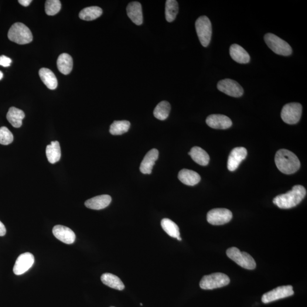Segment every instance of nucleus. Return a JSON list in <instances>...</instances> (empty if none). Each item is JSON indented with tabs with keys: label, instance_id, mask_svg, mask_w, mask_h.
<instances>
[{
	"label": "nucleus",
	"instance_id": "7",
	"mask_svg": "<svg viewBox=\"0 0 307 307\" xmlns=\"http://www.w3.org/2000/svg\"><path fill=\"white\" fill-rule=\"evenodd\" d=\"M227 255L229 258L241 267L248 269H254L256 263L253 258L246 252H242L237 248L228 249Z\"/></svg>",
	"mask_w": 307,
	"mask_h": 307
},
{
	"label": "nucleus",
	"instance_id": "6",
	"mask_svg": "<svg viewBox=\"0 0 307 307\" xmlns=\"http://www.w3.org/2000/svg\"><path fill=\"white\" fill-rule=\"evenodd\" d=\"M230 283L228 276L223 273L216 272L204 276L200 282V287L203 289H213L223 288Z\"/></svg>",
	"mask_w": 307,
	"mask_h": 307
},
{
	"label": "nucleus",
	"instance_id": "18",
	"mask_svg": "<svg viewBox=\"0 0 307 307\" xmlns=\"http://www.w3.org/2000/svg\"><path fill=\"white\" fill-rule=\"evenodd\" d=\"M128 16L136 25H141L143 23L142 5L138 2L129 3L126 8Z\"/></svg>",
	"mask_w": 307,
	"mask_h": 307
},
{
	"label": "nucleus",
	"instance_id": "8",
	"mask_svg": "<svg viewBox=\"0 0 307 307\" xmlns=\"http://www.w3.org/2000/svg\"><path fill=\"white\" fill-rule=\"evenodd\" d=\"M302 114V105L298 102H291L283 107L281 112L282 120L289 125L298 123Z\"/></svg>",
	"mask_w": 307,
	"mask_h": 307
},
{
	"label": "nucleus",
	"instance_id": "16",
	"mask_svg": "<svg viewBox=\"0 0 307 307\" xmlns=\"http://www.w3.org/2000/svg\"><path fill=\"white\" fill-rule=\"evenodd\" d=\"M158 156L159 152L156 149H153L147 153L140 165L141 172L144 174L151 173L153 167L154 166L156 160L158 159Z\"/></svg>",
	"mask_w": 307,
	"mask_h": 307
},
{
	"label": "nucleus",
	"instance_id": "29",
	"mask_svg": "<svg viewBox=\"0 0 307 307\" xmlns=\"http://www.w3.org/2000/svg\"><path fill=\"white\" fill-rule=\"evenodd\" d=\"M161 226L163 230L170 237L175 238L180 237L178 226L169 218H163L161 221Z\"/></svg>",
	"mask_w": 307,
	"mask_h": 307
},
{
	"label": "nucleus",
	"instance_id": "34",
	"mask_svg": "<svg viewBox=\"0 0 307 307\" xmlns=\"http://www.w3.org/2000/svg\"><path fill=\"white\" fill-rule=\"evenodd\" d=\"M12 63V60L5 56H0V66L7 67H9Z\"/></svg>",
	"mask_w": 307,
	"mask_h": 307
},
{
	"label": "nucleus",
	"instance_id": "33",
	"mask_svg": "<svg viewBox=\"0 0 307 307\" xmlns=\"http://www.w3.org/2000/svg\"><path fill=\"white\" fill-rule=\"evenodd\" d=\"M13 135L11 132L5 127L0 128V144L8 145L13 141Z\"/></svg>",
	"mask_w": 307,
	"mask_h": 307
},
{
	"label": "nucleus",
	"instance_id": "35",
	"mask_svg": "<svg viewBox=\"0 0 307 307\" xmlns=\"http://www.w3.org/2000/svg\"><path fill=\"white\" fill-rule=\"evenodd\" d=\"M6 233L5 225L0 221V236H3Z\"/></svg>",
	"mask_w": 307,
	"mask_h": 307
},
{
	"label": "nucleus",
	"instance_id": "13",
	"mask_svg": "<svg viewBox=\"0 0 307 307\" xmlns=\"http://www.w3.org/2000/svg\"><path fill=\"white\" fill-rule=\"evenodd\" d=\"M248 154L247 150L243 147H238L232 150L228 160V169L230 172H234L237 169L239 165L244 160Z\"/></svg>",
	"mask_w": 307,
	"mask_h": 307
},
{
	"label": "nucleus",
	"instance_id": "15",
	"mask_svg": "<svg viewBox=\"0 0 307 307\" xmlns=\"http://www.w3.org/2000/svg\"><path fill=\"white\" fill-rule=\"evenodd\" d=\"M206 123L210 127L216 129H227L232 125L230 118L223 115H211L207 118Z\"/></svg>",
	"mask_w": 307,
	"mask_h": 307
},
{
	"label": "nucleus",
	"instance_id": "38",
	"mask_svg": "<svg viewBox=\"0 0 307 307\" xmlns=\"http://www.w3.org/2000/svg\"><path fill=\"white\" fill-rule=\"evenodd\" d=\"M177 240H179V241H182V238H181V237H179L177 238Z\"/></svg>",
	"mask_w": 307,
	"mask_h": 307
},
{
	"label": "nucleus",
	"instance_id": "26",
	"mask_svg": "<svg viewBox=\"0 0 307 307\" xmlns=\"http://www.w3.org/2000/svg\"><path fill=\"white\" fill-rule=\"evenodd\" d=\"M46 156L50 163L54 164L60 159L61 149L59 142L52 141L51 144L47 145L46 149Z\"/></svg>",
	"mask_w": 307,
	"mask_h": 307
},
{
	"label": "nucleus",
	"instance_id": "9",
	"mask_svg": "<svg viewBox=\"0 0 307 307\" xmlns=\"http://www.w3.org/2000/svg\"><path fill=\"white\" fill-rule=\"evenodd\" d=\"M233 217L231 211L225 208H215L208 211L207 219L213 225H221L229 223Z\"/></svg>",
	"mask_w": 307,
	"mask_h": 307
},
{
	"label": "nucleus",
	"instance_id": "22",
	"mask_svg": "<svg viewBox=\"0 0 307 307\" xmlns=\"http://www.w3.org/2000/svg\"><path fill=\"white\" fill-rule=\"evenodd\" d=\"M25 117V113L16 107H11L6 115V118L13 127L19 128L22 125V120Z\"/></svg>",
	"mask_w": 307,
	"mask_h": 307
},
{
	"label": "nucleus",
	"instance_id": "28",
	"mask_svg": "<svg viewBox=\"0 0 307 307\" xmlns=\"http://www.w3.org/2000/svg\"><path fill=\"white\" fill-rule=\"evenodd\" d=\"M171 111V105L169 102L163 101L156 105L153 114L159 120H165L168 118Z\"/></svg>",
	"mask_w": 307,
	"mask_h": 307
},
{
	"label": "nucleus",
	"instance_id": "31",
	"mask_svg": "<svg viewBox=\"0 0 307 307\" xmlns=\"http://www.w3.org/2000/svg\"><path fill=\"white\" fill-rule=\"evenodd\" d=\"M131 123L128 121H115L110 126L109 132L112 135H122L128 132Z\"/></svg>",
	"mask_w": 307,
	"mask_h": 307
},
{
	"label": "nucleus",
	"instance_id": "25",
	"mask_svg": "<svg viewBox=\"0 0 307 307\" xmlns=\"http://www.w3.org/2000/svg\"><path fill=\"white\" fill-rule=\"evenodd\" d=\"M101 280L104 285L109 288L121 291L125 288V285L118 276L111 274V273H105L101 276Z\"/></svg>",
	"mask_w": 307,
	"mask_h": 307
},
{
	"label": "nucleus",
	"instance_id": "30",
	"mask_svg": "<svg viewBox=\"0 0 307 307\" xmlns=\"http://www.w3.org/2000/svg\"><path fill=\"white\" fill-rule=\"evenodd\" d=\"M178 11V3L175 0H167L166 1L165 15L167 22H173L175 19Z\"/></svg>",
	"mask_w": 307,
	"mask_h": 307
},
{
	"label": "nucleus",
	"instance_id": "37",
	"mask_svg": "<svg viewBox=\"0 0 307 307\" xmlns=\"http://www.w3.org/2000/svg\"><path fill=\"white\" fill-rule=\"evenodd\" d=\"M3 73H2L1 71H0V80L2 79V78H3Z\"/></svg>",
	"mask_w": 307,
	"mask_h": 307
},
{
	"label": "nucleus",
	"instance_id": "23",
	"mask_svg": "<svg viewBox=\"0 0 307 307\" xmlns=\"http://www.w3.org/2000/svg\"><path fill=\"white\" fill-rule=\"evenodd\" d=\"M189 154L196 163L200 166H206L209 163L210 158L208 154L204 150L195 146L191 149Z\"/></svg>",
	"mask_w": 307,
	"mask_h": 307
},
{
	"label": "nucleus",
	"instance_id": "10",
	"mask_svg": "<svg viewBox=\"0 0 307 307\" xmlns=\"http://www.w3.org/2000/svg\"><path fill=\"white\" fill-rule=\"evenodd\" d=\"M294 294L292 286H280L271 291L265 293L262 297V302L268 304L276 300L288 298Z\"/></svg>",
	"mask_w": 307,
	"mask_h": 307
},
{
	"label": "nucleus",
	"instance_id": "11",
	"mask_svg": "<svg viewBox=\"0 0 307 307\" xmlns=\"http://www.w3.org/2000/svg\"><path fill=\"white\" fill-rule=\"evenodd\" d=\"M217 88L224 94L233 97H240L244 94L243 88L240 84L230 78H225L218 82Z\"/></svg>",
	"mask_w": 307,
	"mask_h": 307
},
{
	"label": "nucleus",
	"instance_id": "12",
	"mask_svg": "<svg viewBox=\"0 0 307 307\" xmlns=\"http://www.w3.org/2000/svg\"><path fill=\"white\" fill-rule=\"evenodd\" d=\"M34 255L30 252H25L20 254L15 263L13 268V272L17 275H20L28 271L34 265Z\"/></svg>",
	"mask_w": 307,
	"mask_h": 307
},
{
	"label": "nucleus",
	"instance_id": "17",
	"mask_svg": "<svg viewBox=\"0 0 307 307\" xmlns=\"http://www.w3.org/2000/svg\"><path fill=\"white\" fill-rule=\"evenodd\" d=\"M112 201V197L108 194H102L91 198L85 201V206L94 210H100L107 207Z\"/></svg>",
	"mask_w": 307,
	"mask_h": 307
},
{
	"label": "nucleus",
	"instance_id": "14",
	"mask_svg": "<svg viewBox=\"0 0 307 307\" xmlns=\"http://www.w3.org/2000/svg\"><path fill=\"white\" fill-rule=\"evenodd\" d=\"M53 233L58 240L66 244H73L76 240V235L70 228L58 225L53 230Z\"/></svg>",
	"mask_w": 307,
	"mask_h": 307
},
{
	"label": "nucleus",
	"instance_id": "27",
	"mask_svg": "<svg viewBox=\"0 0 307 307\" xmlns=\"http://www.w3.org/2000/svg\"><path fill=\"white\" fill-rule=\"evenodd\" d=\"M102 14V10L98 6L87 7L81 10L79 18L84 20H93L100 17Z\"/></svg>",
	"mask_w": 307,
	"mask_h": 307
},
{
	"label": "nucleus",
	"instance_id": "21",
	"mask_svg": "<svg viewBox=\"0 0 307 307\" xmlns=\"http://www.w3.org/2000/svg\"><path fill=\"white\" fill-rule=\"evenodd\" d=\"M39 75L43 83L50 90H54L58 87V80L52 71L46 68H42L39 71Z\"/></svg>",
	"mask_w": 307,
	"mask_h": 307
},
{
	"label": "nucleus",
	"instance_id": "4",
	"mask_svg": "<svg viewBox=\"0 0 307 307\" xmlns=\"http://www.w3.org/2000/svg\"><path fill=\"white\" fill-rule=\"evenodd\" d=\"M266 44L273 52L283 56H289L292 50L289 44L272 33L266 34L264 37Z\"/></svg>",
	"mask_w": 307,
	"mask_h": 307
},
{
	"label": "nucleus",
	"instance_id": "19",
	"mask_svg": "<svg viewBox=\"0 0 307 307\" xmlns=\"http://www.w3.org/2000/svg\"><path fill=\"white\" fill-rule=\"evenodd\" d=\"M230 52L232 59L238 63L247 64L250 60V56L247 51L237 44L231 45Z\"/></svg>",
	"mask_w": 307,
	"mask_h": 307
},
{
	"label": "nucleus",
	"instance_id": "39",
	"mask_svg": "<svg viewBox=\"0 0 307 307\" xmlns=\"http://www.w3.org/2000/svg\"></svg>",
	"mask_w": 307,
	"mask_h": 307
},
{
	"label": "nucleus",
	"instance_id": "5",
	"mask_svg": "<svg viewBox=\"0 0 307 307\" xmlns=\"http://www.w3.org/2000/svg\"><path fill=\"white\" fill-rule=\"evenodd\" d=\"M195 28L201 44L203 47H207L210 43L212 34L210 19L206 16L200 17L195 22Z\"/></svg>",
	"mask_w": 307,
	"mask_h": 307
},
{
	"label": "nucleus",
	"instance_id": "24",
	"mask_svg": "<svg viewBox=\"0 0 307 307\" xmlns=\"http://www.w3.org/2000/svg\"><path fill=\"white\" fill-rule=\"evenodd\" d=\"M57 67L61 74H69L73 68V59L69 54L63 53L60 55L57 60Z\"/></svg>",
	"mask_w": 307,
	"mask_h": 307
},
{
	"label": "nucleus",
	"instance_id": "20",
	"mask_svg": "<svg viewBox=\"0 0 307 307\" xmlns=\"http://www.w3.org/2000/svg\"><path fill=\"white\" fill-rule=\"evenodd\" d=\"M178 179L187 186H193L200 182L201 177L194 171L183 169L178 173Z\"/></svg>",
	"mask_w": 307,
	"mask_h": 307
},
{
	"label": "nucleus",
	"instance_id": "1",
	"mask_svg": "<svg viewBox=\"0 0 307 307\" xmlns=\"http://www.w3.org/2000/svg\"><path fill=\"white\" fill-rule=\"evenodd\" d=\"M307 194L305 187L300 185L293 186L291 191L280 194L273 199V203L281 209H290L298 206Z\"/></svg>",
	"mask_w": 307,
	"mask_h": 307
},
{
	"label": "nucleus",
	"instance_id": "32",
	"mask_svg": "<svg viewBox=\"0 0 307 307\" xmlns=\"http://www.w3.org/2000/svg\"><path fill=\"white\" fill-rule=\"evenodd\" d=\"M61 2L59 0H47L45 3V12L48 16H54L60 12Z\"/></svg>",
	"mask_w": 307,
	"mask_h": 307
},
{
	"label": "nucleus",
	"instance_id": "36",
	"mask_svg": "<svg viewBox=\"0 0 307 307\" xmlns=\"http://www.w3.org/2000/svg\"><path fill=\"white\" fill-rule=\"evenodd\" d=\"M32 2V0H19V1L20 5L25 7L28 6Z\"/></svg>",
	"mask_w": 307,
	"mask_h": 307
},
{
	"label": "nucleus",
	"instance_id": "3",
	"mask_svg": "<svg viewBox=\"0 0 307 307\" xmlns=\"http://www.w3.org/2000/svg\"><path fill=\"white\" fill-rule=\"evenodd\" d=\"M8 37L10 40L19 44L29 43L33 38L30 30L20 22L13 24L9 30Z\"/></svg>",
	"mask_w": 307,
	"mask_h": 307
},
{
	"label": "nucleus",
	"instance_id": "2",
	"mask_svg": "<svg viewBox=\"0 0 307 307\" xmlns=\"http://www.w3.org/2000/svg\"><path fill=\"white\" fill-rule=\"evenodd\" d=\"M275 162L280 172L288 175L298 172L300 167L298 157L286 149H281L276 152Z\"/></svg>",
	"mask_w": 307,
	"mask_h": 307
}]
</instances>
